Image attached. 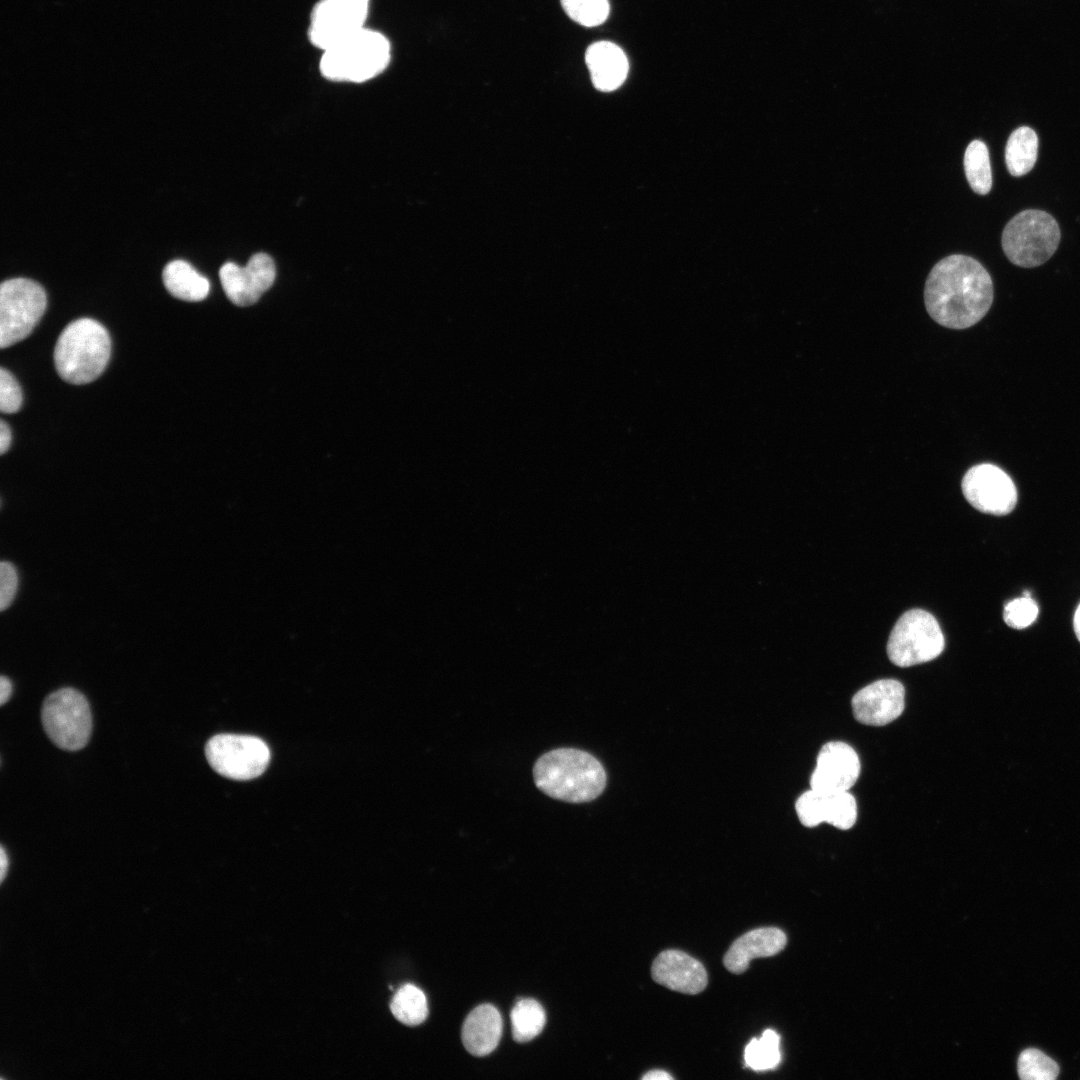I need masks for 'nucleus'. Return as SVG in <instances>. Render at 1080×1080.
I'll use <instances>...</instances> for the list:
<instances>
[{"mask_svg":"<svg viewBox=\"0 0 1080 1080\" xmlns=\"http://www.w3.org/2000/svg\"><path fill=\"white\" fill-rule=\"evenodd\" d=\"M860 769L859 757L849 744L828 742L818 753L811 789L823 793L848 791L856 783Z\"/></svg>","mask_w":1080,"mask_h":1080,"instance_id":"obj_13","label":"nucleus"},{"mask_svg":"<svg viewBox=\"0 0 1080 1080\" xmlns=\"http://www.w3.org/2000/svg\"><path fill=\"white\" fill-rule=\"evenodd\" d=\"M276 277L273 259L266 253L254 254L244 267L227 262L219 270V278L228 299L245 307L256 303L272 286Z\"/></svg>","mask_w":1080,"mask_h":1080,"instance_id":"obj_12","label":"nucleus"},{"mask_svg":"<svg viewBox=\"0 0 1080 1080\" xmlns=\"http://www.w3.org/2000/svg\"><path fill=\"white\" fill-rule=\"evenodd\" d=\"M944 646V636L934 616L921 609H912L894 625L887 654L896 666L910 667L935 659Z\"/></svg>","mask_w":1080,"mask_h":1080,"instance_id":"obj_7","label":"nucleus"},{"mask_svg":"<svg viewBox=\"0 0 1080 1080\" xmlns=\"http://www.w3.org/2000/svg\"><path fill=\"white\" fill-rule=\"evenodd\" d=\"M966 500L980 512L1003 516L1017 503V489L1010 476L994 464L971 467L961 482Z\"/></svg>","mask_w":1080,"mask_h":1080,"instance_id":"obj_11","label":"nucleus"},{"mask_svg":"<svg viewBox=\"0 0 1080 1080\" xmlns=\"http://www.w3.org/2000/svg\"><path fill=\"white\" fill-rule=\"evenodd\" d=\"M785 933L776 927L751 930L737 938L723 958L725 968L734 974L745 972L751 960L770 957L784 949Z\"/></svg>","mask_w":1080,"mask_h":1080,"instance_id":"obj_17","label":"nucleus"},{"mask_svg":"<svg viewBox=\"0 0 1080 1080\" xmlns=\"http://www.w3.org/2000/svg\"><path fill=\"white\" fill-rule=\"evenodd\" d=\"M928 314L938 324L965 329L979 322L993 302L987 270L970 256L954 254L937 262L924 289Z\"/></svg>","mask_w":1080,"mask_h":1080,"instance_id":"obj_1","label":"nucleus"},{"mask_svg":"<svg viewBox=\"0 0 1080 1080\" xmlns=\"http://www.w3.org/2000/svg\"><path fill=\"white\" fill-rule=\"evenodd\" d=\"M8 866H9V859H8V856H7V854H6V851H5L4 847L2 846V847H1V849H0V874H1V881H3V880H4V878H5V876H6V873H7V870H8Z\"/></svg>","mask_w":1080,"mask_h":1080,"instance_id":"obj_34","label":"nucleus"},{"mask_svg":"<svg viewBox=\"0 0 1080 1080\" xmlns=\"http://www.w3.org/2000/svg\"><path fill=\"white\" fill-rule=\"evenodd\" d=\"M12 694V683L10 679L5 676L0 678V704L4 705Z\"/></svg>","mask_w":1080,"mask_h":1080,"instance_id":"obj_32","label":"nucleus"},{"mask_svg":"<svg viewBox=\"0 0 1080 1080\" xmlns=\"http://www.w3.org/2000/svg\"><path fill=\"white\" fill-rule=\"evenodd\" d=\"M533 778L543 793L568 803L594 800L607 782L602 764L588 752L575 748L543 754L534 765Z\"/></svg>","mask_w":1080,"mask_h":1080,"instance_id":"obj_2","label":"nucleus"},{"mask_svg":"<svg viewBox=\"0 0 1080 1080\" xmlns=\"http://www.w3.org/2000/svg\"><path fill=\"white\" fill-rule=\"evenodd\" d=\"M11 443V430L5 421L0 422V453L4 454Z\"/></svg>","mask_w":1080,"mask_h":1080,"instance_id":"obj_31","label":"nucleus"},{"mask_svg":"<svg viewBox=\"0 0 1080 1080\" xmlns=\"http://www.w3.org/2000/svg\"><path fill=\"white\" fill-rule=\"evenodd\" d=\"M390 59L391 46L385 35L364 27L324 50L319 67L328 80L361 83L383 72Z\"/></svg>","mask_w":1080,"mask_h":1080,"instance_id":"obj_4","label":"nucleus"},{"mask_svg":"<svg viewBox=\"0 0 1080 1080\" xmlns=\"http://www.w3.org/2000/svg\"><path fill=\"white\" fill-rule=\"evenodd\" d=\"M1017 1070L1022 1080H1054L1059 1074L1058 1064L1036 1048L1021 1052Z\"/></svg>","mask_w":1080,"mask_h":1080,"instance_id":"obj_26","label":"nucleus"},{"mask_svg":"<svg viewBox=\"0 0 1080 1080\" xmlns=\"http://www.w3.org/2000/svg\"><path fill=\"white\" fill-rule=\"evenodd\" d=\"M22 390L13 377V375L6 369H0V410L2 413H15L22 405Z\"/></svg>","mask_w":1080,"mask_h":1080,"instance_id":"obj_29","label":"nucleus"},{"mask_svg":"<svg viewBox=\"0 0 1080 1080\" xmlns=\"http://www.w3.org/2000/svg\"><path fill=\"white\" fill-rule=\"evenodd\" d=\"M566 14L576 23L594 27L606 21L610 6L608 0H560Z\"/></svg>","mask_w":1080,"mask_h":1080,"instance_id":"obj_27","label":"nucleus"},{"mask_svg":"<svg viewBox=\"0 0 1080 1080\" xmlns=\"http://www.w3.org/2000/svg\"><path fill=\"white\" fill-rule=\"evenodd\" d=\"M210 766L220 775L233 780H250L260 776L270 761L266 743L255 736L218 734L205 746Z\"/></svg>","mask_w":1080,"mask_h":1080,"instance_id":"obj_9","label":"nucleus"},{"mask_svg":"<svg viewBox=\"0 0 1080 1080\" xmlns=\"http://www.w3.org/2000/svg\"><path fill=\"white\" fill-rule=\"evenodd\" d=\"M512 1034L515 1041L524 1043L537 1037L546 1023L542 1005L535 999H520L511 1011Z\"/></svg>","mask_w":1080,"mask_h":1080,"instance_id":"obj_22","label":"nucleus"},{"mask_svg":"<svg viewBox=\"0 0 1080 1080\" xmlns=\"http://www.w3.org/2000/svg\"><path fill=\"white\" fill-rule=\"evenodd\" d=\"M855 719L865 725L884 726L897 719L905 707V689L895 679L877 680L852 698Z\"/></svg>","mask_w":1080,"mask_h":1080,"instance_id":"obj_14","label":"nucleus"},{"mask_svg":"<svg viewBox=\"0 0 1080 1080\" xmlns=\"http://www.w3.org/2000/svg\"><path fill=\"white\" fill-rule=\"evenodd\" d=\"M653 980L671 990L694 995L703 991L708 983L703 964L680 950H665L653 961Z\"/></svg>","mask_w":1080,"mask_h":1080,"instance_id":"obj_16","label":"nucleus"},{"mask_svg":"<svg viewBox=\"0 0 1080 1080\" xmlns=\"http://www.w3.org/2000/svg\"><path fill=\"white\" fill-rule=\"evenodd\" d=\"M800 822L806 827H815L822 822L848 830L856 822L857 804L848 791L823 793L808 790L800 795L795 804Z\"/></svg>","mask_w":1080,"mask_h":1080,"instance_id":"obj_15","label":"nucleus"},{"mask_svg":"<svg viewBox=\"0 0 1080 1080\" xmlns=\"http://www.w3.org/2000/svg\"><path fill=\"white\" fill-rule=\"evenodd\" d=\"M111 354V340L106 328L91 318L68 324L54 348L58 375L75 385L87 384L105 370Z\"/></svg>","mask_w":1080,"mask_h":1080,"instance_id":"obj_3","label":"nucleus"},{"mask_svg":"<svg viewBox=\"0 0 1080 1080\" xmlns=\"http://www.w3.org/2000/svg\"><path fill=\"white\" fill-rule=\"evenodd\" d=\"M41 719L47 736L61 749L80 750L90 738V707L85 696L74 688L49 694L43 702Z\"/></svg>","mask_w":1080,"mask_h":1080,"instance_id":"obj_6","label":"nucleus"},{"mask_svg":"<svg viewBox=\"0 0 1080 1080\" xmlns=\"http://www.w3.org/2000/svg\"><path fill=\"white\" fill-rule=\"evenodd\" d=\"M1060 237V228L1053 216L1042 210L1027 209L1006 224L1001 244L1013 264L1032 268L1050 259L1059 245Z\"/></svg>","mask_w":1080,"mask_h":1080,"instance_id":"obj_5","label":"nucleus"},{"mask_svg":"<svg viewBox=\"0 0 1080 1080\" xmlns=\"http://www.w3.org/2000/svg\"><path fill=\"white\" fill-rule=\"evenodd\" d=\"M780 1036L772 1029H766L758 1038H753L744 1049L745 1066L755 1071L775 1068L781 1061L779 1049Z\"/></svg>","mask_w":1080,"mask_h":1080,"instance_id":"obj_25","label":"nucleus"},{"mask_svg":"<svg viewBox=\"0 0 1080 1080\" xmlns=\"http://www.w3.org/2000/svg\"><path fill=\"white\" fill-rule=\"evenodd\" d=\"M644 1080H670L673 1077L664 1070H651L643 1075Z\"/></svg>","mask_w":1080,"mask_h":1080,"instance_id":"obj_33","label":"nucleus"},{"mask_svg":"<svg viewBox=\"0 0 1080 1080\" xmlns=\"http://www.w3.org/2000/svg\"><path fill=\"white\" fill-rule=\"evenodd\" d=\"M370 0H319L312 9L308 39L322 51L365 27Z\"/></svg>","mask_w":1080,"mask_h":1080,"instance_id":"obj_10","label":"nucleus"},{"mask_svg":"<svg viewBox=\"0 0 1080 1080\" xmlns=\"http://www.w3.org/2000/svg\"><path fill=\"white\" fill-rule=\"evenodd\" d=\"M0 609L3 611L12 603L18 585L15 567L6 561L0 564Z\"/></svg>","mask_w":1080,"mask_h":1080,"instance_id":"obj_30","label":"nucleus"},{"mask_svg":"<svg viewBox=\"0 0 1080 1080\" xmlns=\"http://www.w3.org/2000/svg\"><path fill=\"white\" fill-rule=\"evenodd\" d=\"M390 1009L396 1019L408 1026L419 1025L428 1016L426 996L412 984L399 988L392 998Z\"/></svg>","mask_w":1080,"mask_h":1080,"instance_id":"obj_24","label":"nucleus"},{"mask_svg":"<svg viewBox=\"0 0 1080 1080\" xmlns=\"http://www.w3.org/2000/svg\"><path fill=\"white\" fill-rule=\"evenodd\" d=\"M1038 613L1037 603L1031 597L1023 596L1005 605L1003 619L1011 628L1024 629L1036 620Z\"/></svg>","mask_w":1080,"mask_h":1080,"instance_id":"obj_28","label":"nucleus"},{"mask_svg":"<svg viewBox=\"0 0 1080 1080\" xmlns=\"http://www.w3.org/2000/svg\"><path fill=\"white\" fill-rule=\"evenodd\" d=\"M585 62L594 87L601 92H611L625 81L629 63L623 50L609 41L591 44L585 53Z\"/></svg>","mask_w":1080,"mask_h":1080,"instance_id":"obj_18","label":"nucleus"},{"mask_svg":"<svg viewBox=\"0 0 1080 1080\" xmlns=\"http://www.w3.org/2000/svg\"><path fill=\"white\" fill-rule=\"evenodd\" d=\"M502 1036V1018L491 1004L473 1009L462 1027V1043L475 1056H486L495 1050Z\"/></svg>","mask_w":1080,"mask_h":1080,"instance_id":"obj_19","label":"nucleus"},{"mask_svg":"<svg viewBox=\"0 0 1080 1080\" xmlns=\"http://www.w3.org/2000/svg\"><path fill=\"white\" fill-rule=\"evenodd\" d=\"M47 306L43 287L27 278L5 280L0 286V347L25 339Z\"/></svg>","mask_w":1080,"mask_h":1080,"instance_id":"obj_8","label":"nucleus"},{"mask_svg":"<svg viewBox=\"0 0 1080 1080\" xmlns=\"http://www.w3.org/2000/svg\"><path fill=\"white\" fill-rule=\"evenodd\" d=\"M1038 145V136L1030 127H1019L1010 134L1005 147V162L1012 176L1020 177L1032 170Z\"/></svg>","mask_w":1080,"mask_h":1080,"instance_id":"obj_21","label":"nucleus"},{"mask_svg":"<svg viewBox=\"0 0 1080 1080\" xmlns=\"http://www.w3.org/2000/svg\"><path fill=\"white\" fill-rule=\"evenodd\" d=\"M1073 628L1077 639L1080 642V603L1077 606L1073 617Z\"/></svg>","mask_w":1080,"mask_h":1080,"instance_id":"obj_35","label":"nucleus"},{"mask_svg":"<svg viewBox=\"0 0 1080 1080\" xmlns=\"http://www.w3.org/2000/svg\"><path fill=\"white\" fill-rule=\"evenodd\" d=\"M162 280L166 290L175 298L198 302L210 291L209 280L184 260H173L163 269Z\"/></svg>","mask_w":1080,"mask_h":1080,"instance_id":"obj_20","label":"nucleus"},{"mask_svg":"<svg viewBox=\"0 0 1080 1080\" xmlns=\"http://www.w3.org/2000/svg\"><path fill=\"white\" fill-rule=\"evenodd\" d=\"M963 163L972 190L980 195L988 194L992 187V173L986 144L973 140L966 148Z\"/></svg>","mask_w":1080,"mask_h":1080,"instance_id":"obj_23","label":"nucleus"}]
</instances>
